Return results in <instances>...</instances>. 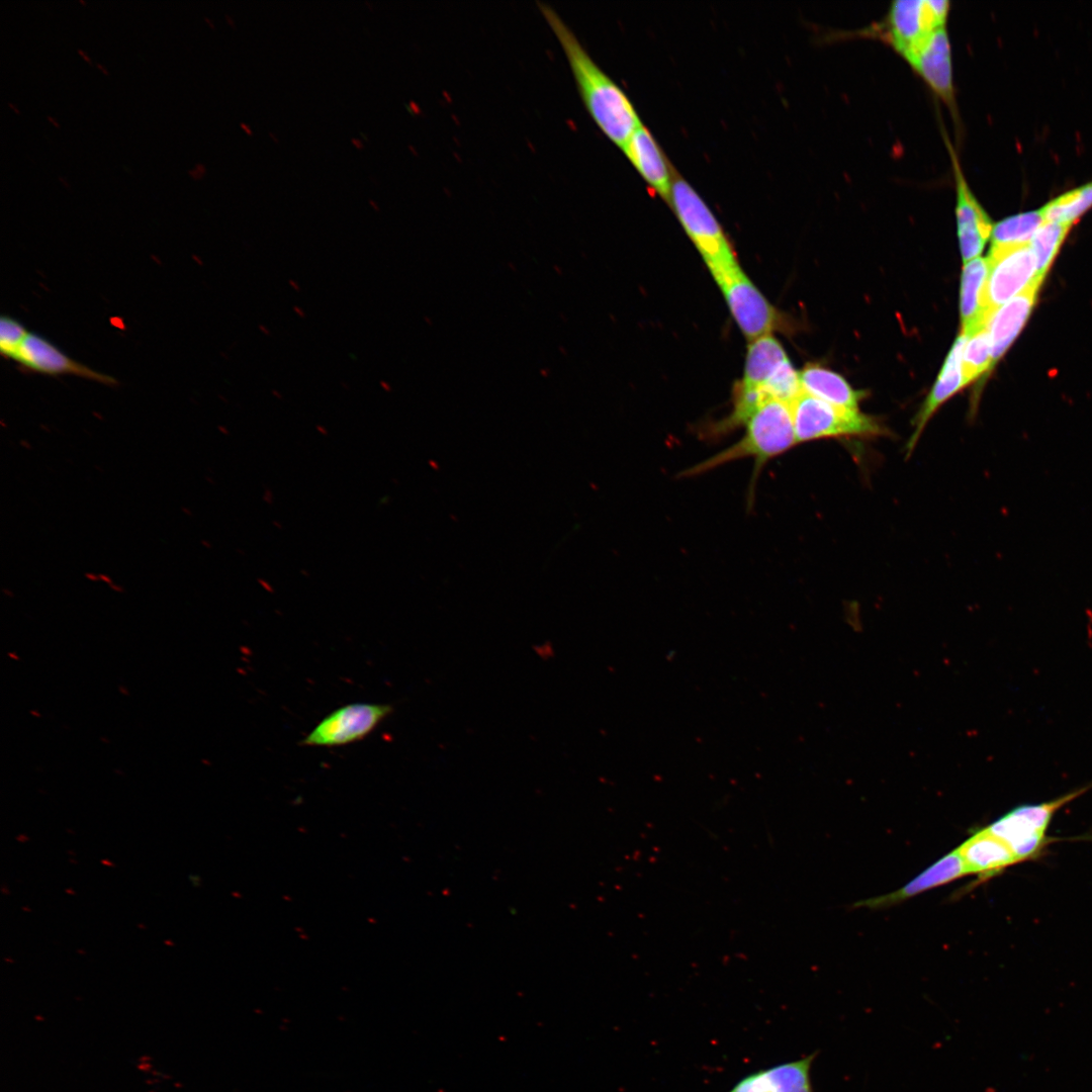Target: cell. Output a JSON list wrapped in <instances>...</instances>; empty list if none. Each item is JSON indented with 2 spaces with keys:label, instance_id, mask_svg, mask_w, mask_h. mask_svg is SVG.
I'll return each instance as SVG.
<instances>
[{
  "label": "cell",
  "instance_id": "1",
  "mask_svg": "<svg viewBox=\"0 0 1092 1092\" xmlns=\"http://www.w3.org/2000/svg\"><path fill=\"white\" fill-rule=\"evenodd\" d=\"M539 9L561 46L584 107L600 129L622 149L642 123L633 103L554 9L543 3Z\"/></svg>",
  "mask_w": 1092,
  "mask_h": 1092
},
{
  "label": "cell",
  "instance_id": "2",
  "mask_svg": "<svg viewBox=\"0 0 1092 1092\" xmlns=\"http://www.w3.org/2000/svg\"><path fill=\"white\" fill-rule=\"evenodd\" d=\"M744 424L745 433L738 442L689 468L681 475L691 477L734 460L752 457L755 479L767 461L797 444L791 406L785 401L771 397L764 399Z\"/></svg>",
  "mask_w": 1092,
  "mask_h": 1092
},
{
  "label": "cell",
  "instance_id": "3",
  "mask_svg": "<svg viewBox=\"0 0 1092 1092\" xmlns=\"http://www.w3.org/2000/svg\"><path fill=\"white\" fill-rule=\"evenodd\" d=\"M669 203L711 272L737 263L716 216L678 173H674Z\"/></svg>",
  "mask_w": 1092,
  "mask_h": 1092
},
{
  "label": "cell",
  "instance_id": "4",
  "mask_svg": "<svg viewBox=\"0 0 1092 1092\" xmlns=\"http://www.w3.org/2000/svg\"><path fill=\"white\" fill-rule=\"evenodd\" d=\"M797 443L822 438L872 437L884 434L873 417L858 410L832 405L806 391L790 403Z\"/></svg>",
  "mask_w": 1092,
  "mask_h": 1092
},
{
  "label": "cell",
  "instance_id": "5",
  "mask_svg": "<svg viewBox=\"0 0 1092 1092\" xmlns=\"http://www.w3.org/2000/svg\"><path fill=\"white\" fill-rule=\"evenodd\" d=\"M711 273L744 336L752 342L769 335L777 324V311L738 263Z\"/></svg>",
  "mask_w": 1092,
  "mask_h": 1092
},
{
  "label": "cell",
  "instance_id": "6",
  "mask_svg": "<svg viewBox=\"0 0 1092 1092\" xmlns=\"http://www.w3.org/2000/svg\"><path fill=\"white\" fill-rule=\"evenodd\" d=\"M948 10L947 0L893 1L880 33L904 57L935 29L945 26Z\"/></svg>",
  "mask_w": 1092,
  "mask_h": 1092
},
{
  "label": "cell",
  "instance_id": "7",
  "mask_svg": "<svg viewBox=\"0 0 1092 1092\" xmlns=\"http://www.w3.org/2000/svg\"><path fill=\"white\" fill-rule=\"evenodd\" d=\"M987 259L989 271L983 305L989 317L995 309L1021 293L1037 278L1035 258L1029 244L992 247Z\"/></svg>",
  "mask_w": 1092,
  "mask_h": 1092
},
{
  "label": "cell",
  "instance_id": "8",
  "mask_svg": "<svg viewBox=\"0 0 1092 1092\" xmlns=\"http://www.w3.org/2000/svg\"><path fill=\"white\" fill-rule=\"evenodd\" d=\"M389 705L354 703L324 718L301 741L308 746H339L364 738L388 714Z\"/></svg>",
  "mask_w": 1092,
  "mask_h": 1092
},
{
  "label": "cell",
  "instance_id": "9",
  "mask_svg": "<svg viewBox=\"0 0 1092 1092\" xmlns=\"http://www.w3.org/2000/svg\"><path fill=\"white\" fill-rule=\"evenodd\" d=\"M948 149L956 181L958 237L963 260L967 263L982 253L994 225L969 187L950 144Z\"/></svg>",
  "mask_w": 1092,
  "mask_h": 1092
},
{
  "label": "cell",
  "instance_id": "10",
  "mask_svg": "<svg viewBox=\"0 0 1092 1092\" xmlns=\"http://www.w3.org/2000/svg\"><path fill=\"white\" fill-rule=\"evenodd\" d=\"M13 361L25 371L43 375H73L105 385L117 383L114 377L74 360L51 341L36 333L29 332Z\"/></svg>",
  "mask_w": 1092,
  "mask_h": 1092
},
{
  "label": "cell",
  "instance_id": "11",
  "mask_svg": "<svg viewBox=\"0 0 1092 1092\" xmlns=\"http://www.w3.org/2000/svg\"><path fill=\"white\" fill-rule=\"evenodd\" d=\"M904 59L939 98L953 105L950 43L945 26L931 32Z\"/></svg>",
  "mask_w": 1092,
  "mask_h": 1092
},
{
  "label": "cell",
  "instance_id": "12",
  "mask_svg": "<svg viewBox=\"0 0 1092 1092\" xmlns=\"http://www.w3.org/2000/svg\"><path fill=\"white\" fill-rule=\"evenodd\" d=\"M623 153L656 194L669 202L674 171L649 129L640 123L622 147Z\"/></svg>",
  "mask_w": 1092,
  "mask_h": 1092
},
{
  "label": "cell",
  "instance_id": "13",
  "mask_svg": "<svg viewBox=\"0 0 1092 1092\" xmlns=\"http://www.w3.org/2000/svg\"><path fill=\"white\" fill-rule=\"evenodd\" d=\"M968 875L980 882L989 880L1006 869L1020 863L1012 849L987 826L978 829L957 847Z\"/></svg>",
  "mask_w": 1092,
  "mask_h": 1092
},
{
  "label": "cell",
  "instance_id": "14",
  "mask_svg": "<svg viewBox=\"0 0 1092 1092\" xmlns=\"http://www.w3.org/2000/svg\"><path fill=\"white\" fill-rule=\"evenodd\" d=\"M967 875L963 858L958 849L954 848L900 889L879 897L862 900L856 905L857 907L871 909L894 906Z\"/></svg>",
  "mask_w": 1092,
  "mask_h": 1092
},
{
  "label": "cell",
  "instance_id": "15",
  "mask_svg": "<svg viewBox=\"0 0 1092 1092\" xmlns=\"http://www.w3.org/2000/svg\"><path fill=\"white\" fill-rule=\"evenodd\" d=\"M968 336L961 333L954 341L944 364L939 372L936 382L934 383L931 391L924 400L920 411L914 419V431L911 435L906 448L907 455H910L916 446V443L929 419L935 413V411L950 396L957 393L960 389L968 385L963 372V351L966 345Z\"/></svg>",
  "mask_w": 1092,
  "mask_h": 1092
},
{
  "label": "cell",
  "instance_id": "16",
  "mask_svg": "<svg viewBox=\"0 0 1092 1092\" xmlns=\"http://www.w3.org/2000/svg\"><path fill=\"white\" fill-rule=\"evenodd\" d=\"M1041 280H1034L1021 293L995 309L988 317L986 330L992 347L994 363L1006 352L1028 318Z\"/></svg>",
  "mask_w": 1092,
  "mask_h": 1092
},
{
  "label": "cell",
  "instance_id": "17",
  "mask_svg": "<svg viewBox=\"0 0 1092 1092\" xmlns=\"http://www.w3.org/2000/svg\"><path fill=\"white\" fill-rule=\"evenodd\" d=\"M817 1056L758 1070L737 1082L728 1092H814L810 1071Z\"/></svg>",
  "mask_w": 1092,
  "mask_h": 1092
},
{
  "label": "cell",
  "instance_id": "18",
  "mask_svg": "<svg viewBox=\"0 0 1092 1092\" xmlns=\"http://www.w3.org/2000/svg\"><path fill=\"white\" fill-rule=\"evenodd\" d=\"M988 271V259L978 257L965 263L961 285V317L962 333L966 336L987 324L983 292Z\"/></svg>",
  "mask_w": 1092,
  "mask_h": 1092
},
{
  "label": "cell",
  "instance_id": "19",
  "mask_svg": "<svg viewBox=\"0 0 1092 1092\" xmlns=\"http://www.w3.org/2000/svg\"><path fill=\"white\" fill-rule=\"evenodd\" d=\"M788 361L789 358L783 346L771 335H765L750 342L740 387L761 392L766 383Z\"/></svg>",
  "mask_w": 1092,
  "mask_h": 1092
},
{
  "label": "cell",
  "instance_id": "20",
  "mask_svg": "<svg viewBox=\"0 0 1092 1092\" xmlns=\"http://www.w3.org/2000/svg\"><path fill=\"white\" fill-rule=\"evenodd\" d=\"M802 389L832 405L858 410L863 392L854 390L843 377L819 365H807L800 373Z\"/></svg>",
  "mask_w": 1092,
  "mask_h": 1092
},
{
  "label": "cell",
  "instance_id": "21",
  "mask_svg": "<svg viewBox=\"0 0 1092 1092\" xmlns=\"http://www.w3.org/2000/svg\"><path fill=\"white\" fill-rule=\"evenodd\" d=\"M1043 221L1041 208L1006 217L993 226L992 247L1028 245Z\"/></svg>",
  "mask_w": 1092,
  "mask_h": 1092
},
{
  "label": "cell",
  "instance_id": "22",
  "mask_svg": "<svg viewBox=\"0 0 1092 1092\" xmlns=\"http://www.w3.org/2000/svg\"><path fill=\"white\" fill-rule=\"evenodd\" d=\"M1092 207V180L1048 202L1042 208L1044 220L1073 224Z\"/></svg>",
  "mask_w": 1092,
  "mask_h": 1092
},
{
  "label": "cell",
  "instance_id": "23",
  "mask_svg": "<svg viewBox=\"0 0 1092 1092\" xmlns=\"http://www.w3.org/2000/svg\"><path fill=\"white\" fill-rule=\"evenodd\" d=\"M1071 226L1069 223L1044 220L1034 233L1029 246L1035 258L1037 279L1043 280Z\"/></svg>",
  "mask_w": 1092,
  "mask_h": 1092
},
{
  "label": "cell",
  "instance_id": "24",
  "mask_svg": "<svg viewBox=\"0 0 1092 1092\" xmlns=\"http://www.w3.org/2000/svg\"><path fill=\"white\" fill-rule=\"evenodd\" d=\"M962 365L968 384L994 366L992 347L986 326L968 336L963 351Z\"/></svg>",
  "mask_w": 1092,
  "mask_h": 1092
},
{
  "label": "cell",
  "instance_id": "25",
  "mask_svg": "<svg viewBox=\"0 0 1092 1092\" xmlns=\"http://www.w3.org/2000/svg\"><path fill=\"white\" fill-rule=\"evenodd\" d=\"M29 332L16 318L2 314L0 317V352L2 357L14 360Z\"/></svg>",
  "mask_w": 1092,
  "mask_h": 1092
},
{
  "label": "cell",
  "instance_id": "26",
  "mask_svg": "<svg viewBox=\"0 0 1092 1092\" xmlns=\"http://www.w3.org/2000/svg\"><path fill=\"white\" fill-rule=\"evenodd\" d=\"M187 173L193 180L198 181L203 179V177L205 176L206 167L203 163L198 162L194 165V167L189 169Z\"/></svg>",
  "mask_w": 1092,
  "mask_h": 1092
},
{
  "label": "cell",
  "instance_id": "27",
  "mask_svg": "<svg viewBox=\"0 0 1092 1092\" xmlns=\"http://www.w3.org/2000/svg\"><path fill=\"white\" fill-rule=\"evenodd\" d=\"M351 143H352V144H353V146H355V147H356V149H358V150H363V149H364V147H365V146H364V143H363V142H362V141H361L360 139H358V138H351Z\"/></svg>",
  "mask_w": 1092,
  "mask_h": 1092
},
{
  "label": "cell",
  "instance_id": "28",
  "mask_svg": "<svg viewBox=\"0 0 1092 1092\" xmlns=\"http://www.w3.org/2000/svg\"><path fill=\"white\" fill-rule=\"evenodd\" d=\"M78 55L88 64H92L90 57L82 49H77Z\"/></svg>",
  "mask_w": 1092,
  "mask_h": 1092
},
{
  "label": "cell",
  "instance_id": "29",
  "mask_svg": "<svg viewBox=\"0 0 1092 1092\" xmlns=\"http://www.w3.org/2000/svg\"><path fill=\"white\" fill-rule=\"evenodd\" d=\"M288 284H289V286H290V287H291V288H292V289H293L294 291H297V292H298V291H300V290H301V287H300L299 283H297V282H296L295 280H293V279H289V280H288Z\"/></svg>",
  "mask_w": 1092,
  "mask_h": 1092
},
{
  "label": "cell",
  "instance_id": "30",
  "mask_svg": "<svg viewBox=\"0 0 1092 1092\" xmlns=\"http://www.w3.org/2000/svg\"><path fill=\"white\" fill-rule=\"evenodd\" d=\"M293 311H294V312L296 313V315H297V316H299L300 318H304V317H305V312H304V310H303V309H302V308H301L300 306L294 305V306H293Z\"/></svg>",
  "mask_w": 1092,
  "mask_h": 1092
},
{
  "label": "cell",
  "instance_id": "31",
  "mask_svg": "<svg viewBox=\"0 0 1092 1092\" xmlns=\"http://www.w3.org/2000/svg\"><path fill=\"white\" fill-rule=\"evenodd\" d=\"M241 128L249 135H253V130L246 122H240Z\"/></svg>",
  "mask_w": 1092,
  "mask_h": 1092
},
{
  "label": "cell",
  "instance_id": "32",
  "mask_svg": "<svg viewBox=\"0 0 1092 1092\" xmlns=\"http://www.w3.org/2000/svg\"><path fill=\"white\" fill-rule=\"evenodd\" d=\"M224 18H225L226 22H228V23H229V24H230V25H231V26H232L233 28H236V22H235V19H234V18H233V17H232V16L230 15V14L225 13V14H224Z\"/></svg>",
  "mask_w": 1092,
  "mask_h": 1092
},
{
  "label": "cell",
  "instance_id": "33",
  "mask_svg": "<svg viewBox=\"0 0 1092 1092\" xmlns=\"http://www.w3.org/2000/svg\"><path fill=\"white\" fill-rule=\"evenodd\" d=\"M258 329L263 335H266V336L271 335L270 330L265 325H259Z\"/></svg>",
  "mask_w": 1092,
  "mask_h": 1092
},
{
  "label": "cell",
  "instance_id": "34",
  "mask_svg": "<svg viewBox=\"0 0 1092 1092\" xmlns=\"http://www.w3.org/2000/svg\"><path fill=\"white\" fill-rule=\"evenodd\" d=\"M58 180H59V181L61 182V184H62V185H63L64 187H66V188H69L70 184H69V182L67 181L66 177H64V176H62V175H58Z\"/></svg>",
  "mask_w": 1092,
  "mask_h": 1092
},
{
  "label": "cell",
  "instance_id": "35",
  "mask_svg": "<svg viewBox=\"0 0 1092 1092\" xmlns=\"http://www.w3.org/2000/svg\"><path fill=\"white\" fill-rule=\"evenodd\" d=\"M47 119H48V121H49V122H50L51 124H53V125H54L55 127H60V124H59V122H58V121H57V120H56V119H55V118H54V117H53L52 115H49V114H48V115H47Z\"/></svg>",
  "mask_w": 1092,
  "mask_h": 1092
},
{
  "label": "cell",
  "instance_id": "36",
  "mask_svg": "<svg viewBox=\"0 0 1092 1092\" xmlns=\"http://www.w3.org/2000/svg\"><path fill=\"white\" fill-rule=\"evenodd\" d=\"M368 203H369V205H370V206H371V207H372V208H373V209H374L375 211H379V209H380V208H379V205H378V203H377V202H376L375 200H373V199H369V200H368Z\"/></svg>",
  "mask_w": 1092,
  "mask_h": 1092
},
{
  "label": "cell",
  "instance_id": "37",
  "mask_svg": "<svg viewBox=\"0 0 1092 1092\" xmlns=\"http://www.w3.org/2000/svg\"><path fill=\"white\" fill-rule=\"evenodd\" d=\"M95 66H96V68H97V69H99V70H100V71H101V72H102V73H103L104 75H108V74H109V73H108V70L106 69V67H104V66H103L102 64H100V63H96V64H95Z\"/></svg>",
  "mask_w": 1092,
  "mask_h": 1092
},
{
  "label": "cell",
  "instance_id": "38",
  "mask_svg": "<svg viewBox=\"0 0 1092 1092\" xmlns=\"http://www.w3.org/2000/svg\"><path fill=\"white\" fill-rule=\"evenodd\" d=\"M379 384H380V386L382 387V389H384V390H386V391H390V390H391V389H390V385H389V383H387L386 381H384V380H381V381L379 382Z\"/></svg>",
  "mask_w": 1092,
  "mask_h": 1092
},
{
  "label": "cell",
  "instance_id": "39",
  "mask_svg": "<svg viewBox=\"0 0 1092 1092\" xmlns=\"http://www.w3.org/2000/svg\"><path fill=\"white\" fill-rule=\"evenodd\" d=\"M203 19L211 28H214L213 20L209 16H204Z\"/></svg>",
  "mask_w": 1092,
  "mask_h": 1092
},
{
  "label": "cell",
  "instance_id": "40",
  "mask_svg": "<svg viewBox=\"0 0 1092 1092\" xmlns=\"http://www.w3.org/2000/svg\"><path fill=\"white\" fill-rule=\"evenodd\" d=\"M7 105H8V106H9V107H10V108H11V109H12V110H13V111H14V112L16 113V114H19V113H20V112H19V109L17 108V106H16L15 104H13L12 102H8V103H7Z\"/></svg>",
  "mask_w": 1092,
  "mask_h": 1092
},
{
  "label": "cell",
  "instance_id": "41",
  "mask_svg": "<svg viewBox=\"0 0 1092 1092\" xmlns=\"http://www.w3.org/2000/svg\"><path fill=\"white\" fill-rule=\"evenodd\" d=\"M268 135L276 143L279 144V139L276 133L269 131Z\"/></svg>",
  "mask_w": 1092,
  "mask_h": 1092
},
{
  "label": "cell",
  "instance_id": "42",
  "mask_svg": "<svg viewBox=\"0 0 1092 1092\" xmlns=\"http://www.w3.org/2000/svg\"><path fill=\"white\" fill-rule=\"evenodd\" d=\"M272 393L273 395H276V397L281 398V394L277 390L273 389Z\"/></svg>",
  "mask_w": 1092,
  "mask_h": 1092
},
{
  "label": "cell",
  "instance_id": "43",
  "mask_svg": "<svg viewBox=\"0 0 1092 1092\" xmlns=\"http://www.w3.org/2000/svg\"><path fill=\"white\" fill-rule=\"evenodd\" d=\"M78 2H79L80 4H82V5H85V4H86V2H85L84 0H78Z\"/></svg>",
  "mask_w": 1092,
  "mask_h": 1092
}]
</instances>
